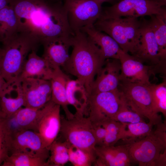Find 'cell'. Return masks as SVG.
Returning a JSON list of instances; mask_svg holds the SVG:
<instances>
[{
    "instance_id": "cell-12",
    "label": "cell",
    "mask_w": 166,
    "mask_h": 166,
    "mask_svg": "<svg viewBox=\"0 0 166 166\" xmlns=\"http://www.w3.org/2000/svg\"><path fill=\"white\" fill-rule=\"evenodd\" d=\"M140 20V44L133 56L144 63L161 70L160 68H165L166 62L161 61L158 46L148 21L144 18Z\"/></svg>"
},
{
    "instance_id": "cell-1",
    "label": "cell",
    "mask_w": 166,
    "mask_h": 166,
    "mask_svg": "<svg viewBox=\"0 0 166 166\" xmlns=\"http://www.w3.org/2000/svg\"><path fill=\"white\" fill-rule=\"evenodd\" d=\"M17 17L18 32L39 44L56 38L74 35L67 19L62 0H10Z\"/></svg>"
},
{
    "instance_id": "cell-15",
    "label": "cell",
    "mask_w": 166,
    "mask_h": 166,
    "mask_svg": "<svg viewBox=\"0 0 166 166\" xmlns=\"http://www.w3.org/2000/svg\"><path fill=\"white\" fill-rule=\"evenodd\" d=\"M43 107L44 112L39 123L38 132L44 147L49 150L60 132L61 107L51 100Z\"/></svg>"
},
{
    "instance_id": "cell-35",
    "label": "cell",
    "mask_w": 166,
    "mask_h": 166,
    "mask_svg": "<svg viewBox=\"0 0 166 166\" xmlns=\"http://www.w3.org/2000/svg\"><path fill=\"white\" fill-rule=\"evenodd\" d=\"M9 156L7 149L3 147L0 146V165H1L5 159Z\"/></svg>"
},
{
    "instance_id": "cell-37",
    "label": "cell",
    "mask_w": 166,
    "mask_h": 166,
    "mask_svg": "<svg viewBox=\"0 0 166 166\" xmlns=\"http://www.w3.org/2000/svg\"><path fill=\"white\" fill-rule=\"evenodd\" d=\"M10 0H0V10L10 3Z\"/></svg>"
},
{
    "instance_id": "cell-32",
    "label": "cell",
    "mask_w": 166,
    "mask_h": 166,
    "mask_svg": "<svg viewBox=\"0 0 166 166\" xmlns=\"http://www.w3.org/2000/svg\"><path fill=\"white\" fill-rule=\"evenodd\" d=\"M66 142L69 154V161L73 165L90 166L93 165L96 160V157Z\"/></svg>"
},
{
    "instance_id": "cell-21",
    "label": "cell",
    "mask_w": 166,
    "mask_h": 166,
    "mask_svg": "<svg viewBox=\"0 0 166 166\" xmlns=\"http://www.w3.org/2000/svg\"><path fill=\"white\" fill-rule=\"evenodd\" d=\"M66 96L69 105L75 108V114L84 116L87 113L89 94L85 86L77 79L68 80Z\"/></svg>"
},
{
    "instance_id": "cell-13",
    "label": "cell",
    "mask_w": 166,
    "mask_h": 166,
    "mask_svg": "<svg viewBox=\"0 0 166 166\" xmlns=\"http://www.w3.org/2000/svg\"><path fill=\"white\" fill-rule=\"evenodd\" d=\"M24 98V107L39 109L51 100L52 88L50 80L27 78L21 82Z\"/></svg>"
},
{
    "instance_id": "cell-24",
    "label": "cell",
    "mask_w": 166,
    "mask_h": 166,
    "mask_svg": "<svg viewBox=\"0 0 166 166\" xmlns=\"http://www.w3.org/2000/svg\"><path fill=\"white\" fill-rule=\"evenodd\" d=\"M44 112V107L39 109L22 107L14 114V116L22 129L38 132L39 123Z\"/></svg>"
},
{
    "instance_id": "cell-19",
    "label": "cell",
    "mask_w": 166,
    "mask_h": 166,
    "mask_svg": "<svg viewBox=\"0 0 166 166\" xmlns=\"http://www.w3.org/2000/svg\"><path fill=\"white\" fill-rule=\"evenodd\" d=\"M53 69L44 57L37 54V50H33L29 54L16 81L21 83L30 77L50 80Z\"/></svg>"
},
{
    "instance_id": "cell-17",
    "label": "cell",
    "mask_w": 166,
    "mask_h": 166,
    "mask_svg": "<svg viewBox=\"0 0 166 166\" xmlns=\"http://www.w3.org/2000/svg\"><path fill=\"white\" fill-rule=\"evenodd\" d=\"M73 37L50 39L42 42L44 48L42 57L53 69L62 67L68 60L69 49L72 45Z\"/></svg>"
},
{
    "instance_id": "cell-36",
    "label": "cell",
    "mask_w": 166,
    "mask_h": 166,
    "mask_svg": "<svg viewBox=\"0 0 166 166\" xmlns=\"http://www.w3.org/2000/svg\"><path fill=\"white\" fill-rule=\"evenodd\" d=\"M6 82L2 77L0 69V115H1V96Z\"/></svg>"
},
{
    "instance_id": "cell-41",
    "label": "cell",
    "mask_w": 166,
    "mask_h": 166,
    "mask_svg": "<svg viewBox=\"0 0 166 166\" xmlns=\"http://www.w3.org/2000/svg\"><path fill=\"white\" fill-rule=\"evenodd\" d=\"M1 49V48H0V50Z\"/></svg>"
},
{
    "instance_id": "cell-23",
    "label": "cell",
    "mask_w": 166,
    "mask_h": 166,
    "mask_svg": "<svg viewBox=\"0 0 166 166\" xmlns=\"http://www.w3.org/2000/svg\"><path fill=\"white\" fill-rule=\"evenodd\" d=\"M18 20L9 4L0 10V42L5 43L18 32Z\"/></svg>"
},
{
    "instance_id": "cell-18",
    "label": "cell",
    "mask_w": 166,
    "mask_h": 166,
    "mask_svg": "<svg viewBox=\"0 0 166 166\" xmlns=\"http://www.w3.org/2000/svg\"><path fill=\"white\" fill-rule=\"evenodd\" d=\"M25 100L21 83L6 82L1 96V115L3 117L14 115L22 106Z\"/></svg>"
},
{
    "instance_id": "cell-33",
    "label": "cell",
    "mask_w": 166,
    "mask_h": 166,
    "mask_svg": "<svg viewBox=\"0 0 166 166\" xmlns=\"http://www.w3.org/2000/svg\"><path fill=\"white\" fill-rule=\"evenodd\" d=\"M121 100L119 109L112 120L126 124L144 121L142 117L131 110L121 99Z\"/></svg>"
},
{
    "instance_id": "cell-7",
    "label": "cell",
    "mask_w": 166,
    "mask_h": 166,
    "mask_svg": "<svg viewBox=\"0 0 166 166\" xmlns=\"http://www.w3.org/2000/svg\"><path fill=\"white\" fill-rule=\"evenodd\" d=\"M60 132L64 141L96 157V141L88 117L74 114L70 119L61 117Z\"/></svg>"
},
{
    "instance_id": "cell-28",
    "label": "cell",
    "mask_w": 166,
    "mask_h": 166,
    "mask_svg": "<svg viewBox=\"0 0 166 166\" xmlns=\"http://www.w3.org/2000/svg\"><path fill=\"white\" fill-rule=\"evenodd\" d=\"M127 124L112 119L103 122L101 125L105 129L106 133L102 146H114L121 139L126 130Z\"/></svg>"
},
{
    "instance_id": "cell-22",
    "label": "cell",
    "mask_w": 166,
    "mask_h": 166,
    "mask_svg": "<svg viewBox=\"0 0 166 166\" xmlns=\"http://www.w3.org/2000/svg\"><path fill=\"white\" fill-rule=\"evenodd\" d=\"M89 38L100 49L106 59H119L121 49L117 43L110 36L96 29L93 26L84 29Z\"/></svg>"
},
{
    "instance_id": "cell-40",
    "label": "cell",
    "mask_w": 166,
    "mask_h": 166,
    "mask_svg": "<svg viewBox=\"0 0 166 166\" xmlns=\"http://www.w3.org/2000/svg\"><path fill=\"white\" fill-rule=\"evenodd\" d=\"M0 146H2L3 147H4L7 150H8V149L6 147V146L4 142H3V139H2V134L0 132Z\"/></svg>"
},
{
    "instance_id": "cell-26",
    "label": "cell",
    "mask_w": 166,
    "mask_h": 166,
    "mask_svg": "<svg viewBox=\"0 0 166 166\" xmlns=\"http://www.w3.org/2000/svg\"><path fill=\"white\" fill-rule=\"evenodd\" d=\"M95 166H126L118 160L116 156L115 146H96Z\"/></svg>"
},
{
    "instance_id": "cell-27",
    "label": "cell",
    "mask_w": 166,
    "mask_h": 166,
    "mask_svg": "<svg viewBox=\"0 0 166 166\" xmlns=\"http://www.w3.org/2000/svg\"><path fill=\"white\" fill-rule=\"evenodd\" d=\"M152 100L153 110L155 114L159 113L166 117V79L158 84L151 83L148 85Z\"/></svg>"
},
{
    "instance_id": "cell-29",
    "label": "cell",
    "mask_w": 166,
    "mask_h": 166,
    "mask_svg": "<svg viewBox=\"0 0 166 166\" xmlns=\"http://www.w3.org/2000/svg\"><path fill=\"white\" fill-rule=\"evenodd\" d=\"M49 156L47 161L48 166H64L69 161V154L66 142L56 140L49 147Z\"/></svg>"
},
{
    "instance_id": "cell-39",
    "label": "cell",
    "mask_w": 166,
    "mask_h": 166,
    "mask_svg": "<svg viewBox=\"0 0 166 166\" xmlns=\"http://www.w3.org/2000/svg\"><path fill=\"white\" fill-rule=\"evenodd\" d=\"M153 2H155L159 4L161 6H165L166 5V0H150Z\"/></svg>"
},
{
    "instance_id": "cell-3",
    "label": "cell",
    "mask_w": 166,
    "mask_h": 166,
    "mask_svg": "<svg viewBox=\"0 0 166 166\" xmlns=\"http://www.w3.org/2000/svg\"><path fill=\"white\" fill-rule=\"evenodd\" d=\"M40 44L29 36L18 32L3 44L0 50V69L7 83L16 81L29 54Z\"/></svg>"
},
{
    "instance_id": "cell-9",
    "label": "cell",
    "mask_w": 166,
    "mask_h": 166,
    "mask_svg": "<svg viewBox=\"0 0 166 166\" xmlns=\"http://www.w3.org/2000/svg\"><path fill=\"white\" fill-rule=\"evenodd\" d=\"M150 0H118L112 6L102 7L100 18H103L158 15L166 18V9Z\"/></svg>"
},
{
    "instance_id": "cell-4",
    "label": "cell",
    "mask_w": 166,
    "mask_h": 166,
    "mask_svg": "<svg viewBox=\"0 0 166 166\" xmlns=\"http://www.w3.org/2000/svg\"><path fill=\"white\" fill-rule=\"evenodd\" d=\"M131 162L140 166H162L166 161V133L156 128L148 135L126 142Z\"/></svg>"
},
{
    "instance_id": "cell-6",
    "label": "cell",
    "mask_w": 166,
    "mask_h": 166,
    "mask_svg": "<svg viewBox=\"0 0 166 166\" xmlns=\"http://www.w3.org/2000/svg\"><path fill=\"white\" fill-rule=\"evenodd\" d=\"M148 85L120 80L118 89L121 99L131 110L156 125L162 117L153 112Z\"/></svg>"
},
{
    "instance_id": "cell-10",
    "label": "cell",
    "mask_w": 166,
    "mask_h": 166,
    "mask_svg": "<svg viewBox=\"0 0 166 166\" xmlns=\"http://www.w3.org/2000/svg\"><path fill=\"white\" fill-rule=\"evenodd\" d=\"M121 103L118 89L91 94L89 95L88 117L92 124L101 125L104 121L112 119Z\"/></svg>"
},
{
    "instance_id": "cell-14",
    "label": "cell",
    "mask_w": 166,
    "mask_h": 166,
    "mask_svg": "<svg viewBox=\"0 0 166 166\" xmlns=\"http://www.w3.org/2000/svg\"><path fill=\"white\" fill-rule=\"evenodd\" d=\"M121 70L120 80L147 85L151 83L150 76L156 72L154 66L146 65L132 55L124 52H119Z\"/></svg>"
},
{
    "instance_id": "cell-30",
    "label": "cell",
    "mask_w": 166,
    "mask_h": 166,
    "mask_svg": "<svg viewBox=\"0 0 166 166\" xmlns=\"http://www.w3.org/2000/svg\"><path fill=\"white\" fill-rule=\"evenodd\" d=\"M2 166H48L47 161L22 153H14L8 156Z\"/></svg>"
},
{
    "instance_id": "cell-38",
    "label": "cell",
    "mask_w": 166,
    "mask_h": 166,
    "mask_svg": "<svg viewBox=\"0 0 166 166\" xmlns=\"http://www.w3.org/2000/svg\"><path fill=\"white\" fill-rule=\"evenodd\" d=\"M97 2H99L101 4H102L104 2H108L110 3H112L114 4L116 2V1L118 0H94Z\"/></svg>"
},
{
    "instance_id": "cell-2",
    "label": "cell",
    "mask_w": 166,
    "mask_h": 166,
    "mask_svg": "<svg viewBox=\"0 0 166 166\" xmlns=\"http://www.w3.org/2000/svg\"><path fill=\"white\" fill-rule=\"evenodd\" d=\"M71 46V53L62 68L83 84L89 95L95 77L106 59L100 48L82 31L74 33Z\"/></svg>"
},
{
    "instance_id": "cell-8",
    "label": "cell",
    "mask_w": 166,
    "mask_h": 166,
    "mask_svg": "<svg viewBox=\"0 0 166 166\" xmlns=\"http://www.w3.org/2000/svg\"><path fill=\"white\" fill-rule=\"evenodd\" d=\"M62 2L74 34L93 26L102 11V4L94 0H62Z\"/></svg>"
},
{
    "instance_id": "cell-11",
    "label": "cell",
    "mask_w": 166,
    "mask_h": 166,
    "mask_svg": "<svg viewBox=\"0 0 166 166\" xmlns=\"http://www.w3.org/2000/svg\"><path fill=\"white\" fill-rule=\"evenodd\" d=\"M8 146L9 156L14 153H22L42 158L47 161L49 150L45 148L38 132L30 130H22L10 137Z\"/></svg>"
},
{
    "instance_id": "cell-31",
    "label": "cell",
    "mask_w": 166,
    "mask_h": 166,
    "mask_svg": "<svg viewBox=\"0 0 166 166\" xmlns=\"http://www.w3.org/2000/svg\"><path fill=\"white\" fill-rule=\"evenodd\" d=\"M153 125L144 121L127 124L128 129L125 131L121 139L126 142L145 136L152 132Z\"/></svg>"
},
{
    "instance_id": "cell-16",
    "label": "cell",
    "mask_w": 166,
    "mask_h": 166,
    "mask_svg": "<svg viewBox=\"0 0 166 166\" xmlns=\"http://www.w3.org/2000/svg\"><path fill=\"white\" fill-rule=\"evenodd\" d=\"M121 70V64L119 59H106L96 75L89 95L117 89L120 81Z\"/></svg>"
},
{
    "instance_id": "cell-34",
    "label": "cell",
    "mask_w": 166,
    "mask_h": 166,
    "mask_svg": "<svg viewBox=\"0 0 166 166\" xmlns=\"http://www.w3.org/2000/svg\"><path fill=\"white\" fill-rule=\"evenodd\" d=\"M92 124L93 132L96 141V146H102L106 135V130L101 125Z\"/></svg>"
},
{
    "instance_id": "cell-5",
    "label": "cell",
    "mask_w": 166,
    "mask_h": 166,
    "mask_svg": "<svg viewBox=\"0 0 166 166\" xmlns=\"http://www.w3.org/2000/svg\"><path fill=\"white\" fill-rule=\"evenodd\" d=\"M137 18L131 16L99 18L93 26L112 38L124 52L133 56L140 44L141 20Z\"/></svg>"
},
{
    "instance_id": "cell-20",
    "label": "cell",
    "mask_w": 166,
    "mask_h": 166,
    "mask_svg": "<svg viewBox=\"0 0 166 166\" xmlns=\"http://www.w3.org/2000/svg\"><path fill=\"white\" fill-rule=\"evenodd\" d=\"M69 78L61 68L58 67L53 69L50 80L52 88L51 100L62 107L67 119L72 118L74 115L68 108L66 96V84Z\"/></svg>"
},
{
    "instance_id": "cell-25",
    "label": "cell",
    "mask_w": 166,
    "mask_h": 166,
    "mask_svg": "<svg viewBox=\"0 0 166 166\" xmlns=\"http://www.w3.org/2000/svg\"><path fill=\"white\" fill-rule=\"evenodd\" d=\"M150 17L148 21L158 46L161 61L166 62V18L158 15Z\"/></svg>"
}]
</instances>
